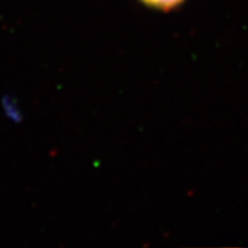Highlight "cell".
<instances>
[{"label": "cell", "mask_w": 248, "mask_h": 248, "mask_svg": "<svg viewBox=\"0 0 248 248\" xmlns=\"http://www.w3.org/2000/svg\"><path fill=\"white\" fill-rule=\"evenodd\" d=\"M150 7L162 9V11H170V9L177 7L184 0H140Z\"/></svg>", "instance_id": "cell-1"}]
</instances>
